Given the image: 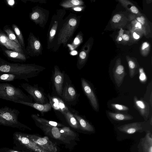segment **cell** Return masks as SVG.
Here are the masks:
<instances>
[{
	"label": "cell",
	"instance_id": "cell-27",
	"mask_svg": "<svg viewBox=\"0 0 152 152\" xmlns=\"http://www.w3.org/2000/svg\"><path fill=\"white\" fill-rule=\"evenodd\" d=\"M142 25L144 31V35L147 36L151 33L150 27L146 18L141 15L136 17V19Z\"/></svg>",
	"mask_w": 152,
	"mask_h": 152
},
{
	"label": "cell",
	"instance_id": "cell-16",
	"mask_svg": "<svg viewBox=\"0 0 152 152\" xmlns=\"http://www.w3.org/2000/svg\"><path fill=\"white\" fill-rule=\"evenodd\" d=\"M128 20L124 14H116L112 17L110 21L111 27L113 29H119L125 26Z\"/></svg>",
	"mask_w": 152,
	"mask_h": 152
},
{
	"label": "cell",
	"instance_id": "cell-1",
	"mask_svg": "<svg viewBox=\"0 0 152 152\" xmlns=\"http://www.w3.org/2000/svg\"><path fill=\"white\" fill-rule=\"evenodd\" d=\"M41 70L32 64L11 63L0 57V73L19 75L27 82L29 81L28 79L37 75Z\"/></svg>",
	"mask_w": 152,
	"mask_h": 152
},
{
	"label": "cell",
	"instance_id": "cell-11",
	"mask_svg": "<svg viewBox=\"0 0 152 152\" xmlns=\"http://www.w3.org/2000/svg\"><path fill=\"white\" fill-rule=\"evenodd\" d=\"M81 82L84 92L88 99L93 108L95 110L98 111L99 105L98 101L92 89L84 78H81Z\"/></svg>",
	"mask_w": 152,
	"mask_h": 152
},
{
	"label": "cell",
	"instance_id": "cell-43",
	"mask_svg": "<svg viewBox=\"0 0 152 152\" xmlns=\"http://www.w3.org/2000/svg\"><path fill=\"white\" fill-rule=\"evenodd\" d=\"M74 10L76 11H80L81 9L80 7H76L74 8Z\"/></svg>",
	"mask_w": 152,
	"mask_h": 152
},
{
	"label": "cell",
	"instance_id": "cell-14",
	"mask_svg": "<svg viewBox=\"0 0 152 152\" xmlns=\"http://www.w3.org/2000/svg\"><path fill=\"white\" fill-rule=\"evenodd\" d=\"M1 49L3 54L9 60L17 62L24 61L26 60V57L23 53L4 48Z\"/></svg>",
	"mask_w": 152,
	"mask_h": 152
},
{
	"label": "cell",
	"instance_id": "cell-3",
	"mask_svg": "<svg viewBox=\"0 0 152 152\" xmlns=\"http://www.w3.org/2000/svg\"><path fill=\"white\" fill-rule=\"evenodd\" d=\"M20 113L18 110L7 106L0 107V125L20 129L31 130L30 128L18 121Z\"/></svg>",
	"mask_w": 152,
	"mask_h": 152
},
{
	"label": "cell",
	"instance_id": "cell-15",
	"mask_svg": "<svg viewBox=\"0 0 152 152\" xmlns=\"http://www.w3.org/2000/svg\"><path fill=\"white\" fill-rule=\"evenodd\" d=\"M53 78L56 91L59 96H61L64 80V74L56 67L55 68Z\"/></svg>",
	"mask_w": 152,
	"mask_h": 152
},
{
	"label": "cell",
	"instance_id": "cell-22",
	"mask_svg": "<svg viewBox=\"0 0 152 152\" xmlns=\"http://www.w3.org/2000/svg\"><path fill=\"white\" fill-rule=\"evenodd\" d=\"M59 128L60 132L70 140H79V134L69 127L64 126Z\"/></svg>",
	"mask_w": 152,
	"mask_h": 152
},
{
	"label": "cell",
	"instance_id": "cell-41",
	"mask_svg": "<svg viewBox=\"0 0 152 152\" xmlns=\"http://www.w3.org/2000/svg\"><path fill=\"white\" fill-rule=\"evenodd\" d=\"M74 42L75 45H77L80 43V41L77 37H76L75 39Z\"/></svg>",
	"mask_w": 152,
	"mask_h": 152
},
{
	"label": "cell",
	"instance_id": "cell-40",
	"mask_svg": "<svg viewBox=\"0 0 152 152\" xmlns=\"http://www.w3.org/2000/svg\"><path fill=\"white\" fill-rule=\"evenodd\" d=\"M71 2L74 5H77L79 4L80 1L78 0H72Z\"/></svg>",
	"mask_w": 152,
	"mask_h": 152
},
{
	"label": "cell",
	"instance_id": "cell-6",
	"mask_svg": "<svg viewBox=\"0 0 152 152\" xmlns=\"http://www.w3.org/2000/svg\"><path fill=\"white\" fill-rule=\"evenodd\" d=\"M143 122H134L124 124L117 127L118 133L126 135H132L145 131Z\"/></svg>",
	"mask_w": 152,
	"mask_h": 152
},
{
	"label": "cell",
	"instance_id": "cell-37",
	"mask_svg": "<svg viewBox=\"0 0 152 152\" xmlns=\"http://www.w3.org/2000/svg\"><path fill=\"white\" fill-rule=\"evenodd\" d=\"M40 46V43L39 41L36 40L34 42V46L36 50H38L39 49Z\"/></svg>",
	"mask_w": 152,
	"mask_h": 152
},
{
	"label": "cell",
	"instance_id": "cell-19",
	"mask_svg": "<svg viewBox=\"0 0 152 152\" xmlns=\"http://www.w3.org/2000/svg\"><path fill=\"white\" fill-rule=\"evenodd\" d=\"M126 58L128 64L129 76L132 78L137 74L139 65L137 60L134 58L127 56Z\"/></svg>",
	"mask_w": 152,
	"mask_h": 152
},
{
	"label": "cell",
	"instance_id": "cell-20",
	"mask_svg": "<svg viewBox=\"0 0 152 152\" xmlns=\"http://www.w3.org/2000/svg\"><path fill=\"white\" fill-rule=\"evenodd\" d=\"M31 117L35 121V123L42 125L48 126H55L59 128L64 126L62 124L56 122L48 120L43 118L39 117L36 114H32L31 115Z\"/></svg>",
	"mask_w": 152,
	"mask_h": 152
},
{
	"label": "cell",
	"instance_id": "cell-21",
	"mask_svg": "<svg viewBox=\"0 0 152 152\" xmlns=\"http://www.w3.org/2000/svg\"><path fill=\"white\" fill-rule=\"evenodd\" d=\"M17 103L20 104L32 107L42 113L47 112L50 110L51 106L49 103L41 104L38 103H33L24 102H19Z\"/></svg>",
	"mask_w": 152,
	"mask_h": 152
},
{
	"label": "cell",
	"instance_id": "cell-2",
	"mask_svg": "<svg viewBox=\"0 0 152 152\" xmlns=\"http://www.w3.org/2000/svg\"><path fill=\"white\" fill-rule=\"evenodd\" d=\"M0 99L16 103L19 102L32 103V97L26 95L20 88L7 83H0Z\"/></svg>",
	"mask_w": 152,
	"mask_h": 152
},
{
	"label": "cell",
	"instance_id": "cell-33",
	"mask_svg": "<svg viewBox=\"0 0 152 152\" xmlns=\"http://www.w3.org/2000/svg\"><path fill=\"white\" fill-rule=\"evenodd\" d=\"M129 29L130 31V33L131 37L132 39V38L134 40H137L140 39L141 36H142L143 34L140 32L132 29L130 28Z\"/></svg>",
	"mask_w": 152,
	"mask_h": 152
},
{
	"label": "cell",
	"instance_id": "cell-13",
	"mask_svg": "<svg viewBox=\"0 0 152 152\" xmlns=\"http://www.w3.org/2000/svg\"><path fill=\"white\" fill-rule=\"evenodd\" d=\"M139 152H152V134L149 130H146L145 136L142 138L137 146Z\"/></svg>",
	"mask_w": 152,
	"mask_h": 152
},
{
	"label": "cell",
	"instance_id": "cell-32",
	"mask_svg": "<svg viewBox=\"0 0 152 152\" xmlns=\"http://www.w3.org/2000/svg\"><path fill=\"white\" fill-rule=\"evenodd\" d=\"M111 106L113 109L120 111H126L129 110V108L127 106L118 104H112Z\"/></svg>",
	"mask_w": 152,
	"mask_h": 152
},
{
	"label": "cell",
	"instance_id": "cell-28",
	"mask_svg": "<svg viewBox=\"0 0 152 152\" xmlns=\"http://www.w3.org/2000/svg\"><path fill=\"white\" fill-rule=\"evenodd\" d=\"M3 31L5 32L6 34L10 39L15 41L20 46L22 47L15 33H14L10 27L9 25H6L4 26L3 28Z\"/></svg>",
	"mask_w": 152,
	"mask_h": 152
},
{
	"label": "cell",
	"instance_id": "cell-44",
	"mask_svg": "<svg viewBox=\"0 0 152 152\" xmlns=\"http://www.w3.org/2000/svg\"><path fill=\"white\" fill-rule=\"evenodd\" d=\"M77 52L76 51H72L71 53V54L73 55H76L77 54Z\"/></svg>",
	"mask_w": 152,
	"mask_h": 152
},
{
	"label": "cell",
	"instance_id": "cell-5",
	"mask_svg": "<svg viewBox=\"0 0 152 152\" xmlns=\"http://www.w3.org/2000/svg\"><path fill=\"white\" fill-rule=\"evenodd\" d=\"M35 123L36 125L44 132L45 134L48 136L65 145H70L72 144L71 141L65 137L60 132L59 127L46 126Z\"/></svg>",
	"mask_w": 152,
	"mask_h": 152
},
{
	"label": "cell",
	"instance_id": "cell-17",
	"mask_svg": "<svg viewBox=\"0 0 152 152\" xmlns=\"http://www.w3.org/2000/svg\"><path fill=\"white\" fill-rule=\"evenodd\" d=\"M73 115L79 123L81 131L83 133L92 134L95 132L94 126L87 121L77 114Z\"/></svg>",
	"mask_w": 152,
	"mask_h": 152
},
{
	"label": "cell",
	"instance_id": "cell-12",
	"mask_svg": "<svg viewBox=\"0 0 152 152\" xmlns=\"http://www.w3.org/2000/svg\"><path fill=\"white\" fill-rule=\"evenodd\" d=\"M134 106L145 121L149 117L150 107L148 103L142 99H139L136 96L133 98Z\"/></svg>",
	"mask_w": 152,
	"mask_h": 152
},
{
	"label": "cell",
	"instance_id": "cell-38",
	"mask_svg": "<svg viewBox=\"0 0 152 152\" xmlns=\"http://www.w3.org/2000/svg\"><path fill=\"white\" fill-rule=\"evenodd\" d=\"M79 56L81 59H85L86 56V53L84 51H82L80 53Z\"/></svg>",
	"mask_w": 152,
	"mask_h": 152
},
{
	"label": "cell",
	"instance_id": "cell-24",
	"mask_svg": "<svg viewBox=\"0 0 152 152\" xmlns=\"http://www.w3.org/2000/svg\"><path fill=\"white\" fill-rule=\"evenodd\" d=\"M62 93L63 98L66 101H72L76 98L75 91L73 87L67 85L65 87Z\"/></svg>",
	"mask_w": 152,
	"mask_h": 152
},
{
	"label": "cell",
	"instance_id": "cell-10",
	"mask_svg": "<svg viewBox=\"0 0 152 152\" xmlns=\"http://www.w3.org/2000/svg\"><path fill=\"white\" fill-rule=\"evenodd\" d=\"M113 72L115 83L119 87L122 84L126 75L124 67L121 63L120 58H118L116 60Z\"/></svg>",
	"mask_w": 152,
	"mask_h": 152
},
{
	"label": "cell",
	"instance_id": "cell-39",
	"mask_svg": "<svg viewBox=\"0 0 152 152\" xmlns=\"http://www.w3.org/2000/svg\"><path fill=\"white\" fill-rule=\"evenodd\" d=\"M6 1L8 4L11 6H13L15 3V1L14 0H7Z\"/></svg>",
	"mask_w": 152,
	"mask_h": 152
},
{
	"label": "cell",
	"instance_id": "cell-7",
	"mask_svg": "<svg viewBox=\"0 0 152 152\" xmlns=\"http://www.w3.org/2000/svg\"><path fill=\"white\" fill-rule=\"evenodd\" d=\"M15 137L21 145L31 151L34 152H47L26 137L24 134L15 133Z\"/></svg>",
	"mask_w": 152,
	"mask_h": 152
},
{
	"label": "cell",
	"instance_id": "cell-36",
	"mask_svg": "<svg viewBox=\"0 0 152 152\" xmlns=\"http://www.w3.org/2000/svg\"><path fill=\"white\" fill-rule=\"evenodd\" d=\"M69 23L70 25L72 26H74L76 24L77 21L75 19H71L69 20Z\"/></svg>",
	"mask_w": 152,
	"mask_h": 152
},
{
	"label": "cell",
	"instance_id": "cell-30",
	"mask_svg": "<svg viewBox=\"0 0 152 152\" xmlns=\"http://www.w3.org/2000/svg\"><path fill=\"white\" fill-rule=\"evenodd\" d=\"M150 45L148 42H145L142 44L140 49L141 54L144 56H147L149 53L151 48Z\"/></svg>",
	"mask_w": 152,
	"mask_h": 152
},
{
	"label": "cell",
	"instance_id": "cell-8",
	"mask_svg": "<svg viewBox=\"0 0 152 152\" xmlns=\"http://www.w3.org/2000/svg\"><path fill=\"white\" fill-rule=\"evenodd\" d=\"M0 47L7 49L24 53L23 49L15 41L10 39L6 34L0 28Z\"/></svg>",
	"mask_w": 152,
	"mask_h": 152
},
{
	"label": "cell",
	"instance_id": "cell-42",
	"mask_svg": "<svg viewBox=\"0 0 152 152\" xmlns=\"http://www.w3.org/2000/svg\"><path fill=\"white\" fill-rule=\"evenodd\" d=\"M56 31L53 29L51 30L50 32V35L51 37H53L54 35L55 34Z\"/></svg>",
	"mask_w": 152,
	"mask_h": 152
},
{
	"label": "cell",
	"instance_id": "cell-31",
	"mask_svg": "<svg viewBox=\"0 0 152 152\" xmlns=\"http://www.w3.org/2000/svg\"><path fill=\"white\" fill-rule=\"evenodd\" d=\"M130 28L132 29L144 34V29L140 23L136 19L132 21Z\"/></svg>",
	"mask_w": 152,
	"mask_h": 152
},
{
	"label": "cell",
	"instance_id": "cell-9",
	"mask_svg": "<svg viewBox=\"0 0 152 152\" xmlns=\"http://www.w3.org/2000/svg\"><path fill=\"white\" fill-rule=\"evenodd\" d=\"M20 86L37 103L44 104L45 103V98L44 95L36 87L28 83H21Z\"/></svg>",
	"mask_w": 152,
	"mask_h": 152
},
{
	"label": "cell",
	"instance_id": "cell-35",
	"mask_svg": "<svg viewBox=\"0 0 152 152\" xmlns=\"http://www.w3.org/2000/svg\"><path fill=\"white\" fill-rule=\"evenodd\" d=\"M39 14L37 12H34L32 13L31 16V19L33 20H35L37 19L39 17Z\"/></svg>",
	"mask_w": 152,
	"mask_h": 152
},
{
	"label": "cell",
	"instance_id": "cell-4",
	"mask_svg": "<svg viewBox=\"0 0 152 152\" xmlns=\"http://www.w3.org/2000/svg\"><path fill=\"white\" fill-rule=\"evenodd\" d=\"M26 137L47 152H58L59 148L48 137H41L34 134H25Z\"/></svg>",
	"mask_w": 152,
	"mask_h": 152
},
{
	"label": "cell",
	"instance_id": "cell-29",
	"mask_svg": "<svg viewBox=\"0 0 152 152\" xmlns=\"http://www.w3.org/2000/svg\"><path fill=\"white\" fill-rule=\"evenodd\" d=\"M12 26V29L14 32L17 39L22 47L23 49L25 46L24 40L21 31L19 27L15 24H13Z\"/></svg>",
	"mask_w": 152,
	"mask_h": 152
},
{
	"label": "cell",
	"instance_id": "cell-25",
	"mask_svg": "<svg viewBox=\"0 0 152 152\" xmlns=\"http://www.w3.org/2000/svg\"><path fill=\"white\" fill-rule=\"evenodd\" d=\"M108 116L112 119L116 121H123L132 120L133 117L129 114L108 112Z\"/></svg>",
	"mask_w": 152,
	"mask_h": 152
},
{
	"label": "cell",
	"instance_id": "cell-34",
	"mask_svg": "<svg viewBox=\"0 0 152 152\" xmlns=\"http://www.w3.org/2000/svg\"><path fill=\"white\" fill-rule=\"evenodd\" d=\"M121 37V41L124 42H127L132 40L129 31H126L125 33L123 34Z\"/></svg>",
	"mask_w": 152,
	"mask_h": 152
},
{
	"label": "cell",
	"instance_id": "cell-18",
	"mask_svg": "<svg viewBox=\"0 0 152 152\" xmlns=\"http://www.w3.org/2000/svg\"><path fill=\"white\" fill-rule=\"evenodd\" d=\"M50 104L54 110L61 112L62 113L69 111L62 100L56 97H49Z\"/></svg>",
	"mask_w": 152,
	"mask_h": 152
},
{
	"label": "cell",
	"instance_id": "cell-26",
	"mask_svg": "<svg viewBox=\"0 0 152 152\" xmlns=\"http://www.w3.org/2000/svg\"><path fill=\"white\" fill-rule=\"evenodd\" d=\"M17 80H25L22 77L15 74L6 73H0V82H10Z\"/></svg>",
	"mask_w": 152,
	"mask_h": 152
},
{
	"label": "cell",
	"instance_id": "cell-23",
	"mask_svg": "<svg viewBox=\"0 0 152 152\" xmlns=\"http://www.w3.org/2000/svg\"><path fill=\"white\" fill-rule=\"evenodd\" d=\"M62 113L64 115L68 124L71 127L77 130L81 131L78 121L73 115L69 111L63 112Z\"/></svg>",
	"mask_w": 152,
	"mask_h": 152
}]
</instances>
